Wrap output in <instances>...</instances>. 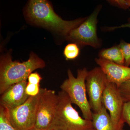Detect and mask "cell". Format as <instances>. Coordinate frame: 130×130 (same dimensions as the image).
<instances>
[{"mask_svg":"<svg viewBox=\"0 0 130 130\" xmlns=\"http://www.w3.org/2000/svg\"><path fill=\"white\" fill-rule=\"evenodd\" d=\"M45 66L44 61L33 53L28 60L22 63L13 61L9 54L3 55L0 62V94L13 85L26 81L32 71Z\"/></svg>","mask_w":130,"mask_h":130,"instance_id":"1","label":"cell"},{"mask_svg":"<svg viewBox=\"0 0 130 130\" xmlns=\"http://www.w3.org/2000/svg\"><path fill=\"white\" fill-rule=\"evenodd\" d=\"M27 11L28 16L36 23L51 28L66 37L86 18L70 21L64 20L55 12L48 2L44 0L30 1Z\"/></svg>","mask_w":130,"mask_h":130,"instance_id":"2","label":"cell"},{"mask_svg":"<svg viewBox=\"0 0 130 130\" xmlns=\"http://www.w3.org/2000/svg\"><path fill=\"white\" fill-rule=\"evenodd\" d=\"M58 95L56 112L49 129L87 130L94 127L92 121L79 116L66 92L61 90Z\"/></svg>","mask_w":130,"mask_h":130,"instance_id":"3","label":"cell"},{"mask_svg":"<svg viewBox=\"0 0 130 130\" xmlns=\"http://www.w3.org/2000/svg\"><path fill=\"white\" fill-rule=\"evenodd\" d=\"M88 71L85 68L78 70L76 77L71 70L68 71V78L64 80L60 88L69 96L72 103L80 108L84 119L92 121L93 112L86 96V79Z\"/></svg>","mask_w":130,"mask_h":130,"instance_id":"4","label":"cell"},{"mask_svg":"<svg viewBox=\"0 0 130 130\" xmlns=\"http://www.w3.org/2000/svg\"><path fill=\"white\" fill-rule=\"evenodd\" d=\"M102 7V5L98 6L83 22L69 32L66 37L67 39L82 46L100 48L102 42L97 36V18Z\"/></svg>","mask_w":130,"mask_h":130,"instance_id":"5","label":"cell"},{"mask_svg":"<svg viewBox=\"0 0 130 130\" xmlns=\"http://www.w3.org/2000/svg\"><path fill=\"white\" fill-rule=\"evenodd\" d=\"M39 94L30 96L24 103L15 108L8 109V119L16 130H28L35 127Z\"/></svg>","mask_w":130,"mask_h":130,"instance_id":"6","label":"cell"},{"mask_svg":"<svg viewBox=\"0 0 130 130\" xmlns=\"http://www.w3.org/2000/svg\"><path fill=\"white\" fill-rule=\"evenodd\" d=\"M58 103V95L55 91L40 88L35 127L48 129L54 118Z\"/></svg>","mask_w":130,"mask_h":130,"instance_id":"7","label":"cell"},{"mask_svg":"<svg viewBox=\"0 0 130 130\" xmlns=\"http://www.w3.org/2000/svg\"><path fill=\"white\" fill-rule=\"evenodd\" d=\"M109 82L100 67L95 68L88 71L85 83L89 102L93 113L99 112L102 109L103 94Z\"/></svg>","mask_w":130,"mask_h":130,"instance_id":"8","label":"cell"},{"mask_svg":"<svg viewBox=\"0 0 130 130\" xmlns=\"http://www.w3.org/2000/svg\"><path fill=\"white\" fill-rule=\"evenodd\" d=\"M102 102L103 106L109 111L114 124H118L123 121L121 117L125 103L116 84L108 83L103 94Z\"/></svg>","mask_w":130,"mask_h":130,"instance_id":"9","label":"cell"},{"mask_svg":"<svg viewBox=\"0 0 130 130\" xmlns=\"http://www.w3.org/2000/svg\"><path fill=\"white\" fill-rule=\"evenodd\" d=\"M95 61L106 74L108 81L115 84L118 87L130 80V67L102 58H96Z\"/></svg>","mask_w":130,"mask_h":130,"instance_id":"10","label":"cell"},{"mask_svg":"<svg viewBox=\"0 0 130 130\" xmlns=\"http://www.w3.org/2000/svg\"><path fill=\"white\" fill-rule=\"evenodd\" d=\"M27 83V81H23L10 86L1 95L0 105L11 109L24 103L30 97L26 92Z\"/></svg>","mask_w":130,"mask_h":130,"instance_id":"11","label":"cell"},{"mask_svg":"<svg viewBox=\"0 0 130 130\" xmlns=\"http://www.w3.org/2000/svg\"><path fill=\"white\" fill-rule=\"evenodd\" d=\"M92 121L93 127L96 130H125L124 129L125 123L123 121L118 125L113 123L109 114L104 106L99 112L93 113Z\"/></svg>","mask_w":130,"mask_h":130,"instance_id":"12","label":"cell"},{"mask_svg":"<svg viewBox=\"0 0 130 130\" xmlns=\"http://www.w3.org/2000/svg\"><path fill=\"white\" fill-rule=\"evenodd\" d=\"M99 58L119 64L124 65V58L119 44L109 48L103 49L99 53Z\"/></svg>","mask_w":130,"mask_h":130,"instance_id":"13","label":"cell"},{"mask_svg":"<svg viewBox=\"0 0 130 130\" xmlns=\"http://www.w3.org/2000/svg\"><path fill=\"white\" fill-rule=\"evenodd\" d=\"M0 130H16L9 121L6 108L2 105H0Z\"/></svg>","mask_w":130,"mask_h":130,"instance_id":"14","label":"cell"},{"mask_svg":"<svg viewBox=\"0 0 130 130\" xmlns=\"http://www.w3.org/2000/svg\"><path fill=\"white\" fill-rule=\"evenodd\" d=\"M79 53V48L78 45L74 43L67 44L64 50V54L67 60L76 59Z\"/></svg>","mask_w":130,"mask_h":130,"instance_id":"15","label":"cell"},{"mask_svg":"<svg viewBox=\"0 0 130 130\" xmlns=\"http://www.w3.org/2000/svg\"><path fill=\"white\" fill-rule=\"evenodd\" d=\"M124 102L130 101V80L118 87Z\"/></svg>","mask_w":130,"mask_h":130,"instance_id":"16","label":"cell"},{"mask_svg":"<svg viewBox=\"0 0 130 130\" xmlns=\"http://www.w3.org/2000/svg\"><path fill=\"white\" fill-rule=\"evenodd\" d=\"M119 45L122 50L124 58V66L129 67L130 66V43L121 40Z\"/></svg>","mask_w":130,"mask_h":130,"instance_id":"17","label":"cell"},{"mask_svg":"<svg viewBox=\"0 0 130 130\" xmlns=\"http://www.w3.org/2000/svg\"><path fill=\"white\" fill-rule=\"evenodd\" d=\"M40 84H35L28 82L26 88V92L29 96H36L40 93Z\"/></svg>","mask_w":130,"mask_h":130,"instance_id":"18","label":"cell"},{"mask_svg":"<svg viewBox=\"0 0 130 130\" xmlns=\"http://www.w3.org/2000/svg\"><path fill=\"white\" fill-rule=\"evenodd\" d=\"M121 120L130 127V101L125 102L124 104Z\"/></svg>","mask_w":130,"mask_h":130,"instance_id":"19","label":"cell"},{"mask_svg":"<svg viewBox=\"0 0 130 130\" xmlns=\"http://www.w3.org/2000/svg\"><path fill=\"white\" fill-rule=\"evenodd\" d=\"M110 4L123 9L130 7V0H113L109 1Z\"/></svg>","mask_w":130,"mask_h":130,"instance_id":"20","label":"cell"},{"mask_svg":"<svg viewBox=\"0 0 130 130\" xmlns=\"http://www.w3.org/2000/svg\"><path fill=\"white\" fill-rule=\"evenodd\" d=\"M42 79L40 74L37 72L33 73L30 74L28 78V83H30L38 84Z\"/></svg>","mask_w":130,"mask_h":130,"instance_id":"21","label":"cell"},{"mask_svg":"<svg viewBox=\"0 0 130 130\" xmlns=\"http://www.w3.org/2000/svg\"><path fill=\"white\" fill-rule=\"evenodd\" d=\"M130 28V18H129L128 19V23L124 24L122 25L119 26H115V27H108V28H106V29L107 31H112L113 30H114L116 29H118V28Z\"/></svg>","mask_w":130,"mask_h":130,"instance_id":"22","label":"cell"},{"mask_svg":"<svg viewBox=\"0 0 130 130\" xmlns=\"http://www.w3.org/2000/svg\"><path fill=\"white\" fill-rule=\"evenodd\" d=\"M28 130H52L51 129H46V130H42V129H37V128H35V127H33L31 129H30Z\"/></svg>","mask_w":130,"mask_h":130,"instance_id":"23","label":"cell"},{"mask_svg":"<svg viewBox=\"0 0 130 130\" xmlns=\"http://www.w3.org/2000/svg\"><path fill=\"white\" fill-rule=\"evenodd\" d=\"M87 130H96V129L95 128H94V127L93 128H90V129H89Z\"/></svg>","mask_w":130,"mask_h":130,"instance_id":"24","label":"cell"}]
</instances>
